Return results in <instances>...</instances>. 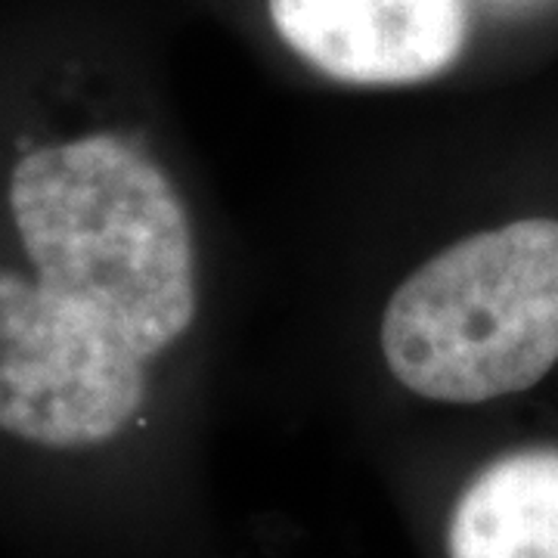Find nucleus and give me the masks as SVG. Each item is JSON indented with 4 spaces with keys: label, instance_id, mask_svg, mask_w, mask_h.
<instances>
[{
    "label": "nucleus",
    "instance_id": "f257e3e1",
    "mask_svg": "<svg viewBox=\"0 0 558 558\" xmlns=\"http://www.w3.org/2000/svg\"><path fill=\"white\" fill-rule=\"evenodd\" d=\"M10 211L38 282L100 314L143 360L190 329V220L131 143L94 134L28 153L10 178Z\"/></svg>",
    "mask_w": 558,
    "mask_h": 558
},
{
    "label": "nucleus",
    "instance_id": "f03ea898",
    "mask_svg": "<svg viewBox=\"0 0 558 558\" xmlns=\"http://www.w3.org/2000/svg\"><path fill=\"white\" fill-rule=\"evenodd\" d=\"M395 379L440 403L534 388L558 363V220L465 236L398 286L381 317Z\"/></svg>",
    "mask_w": 558,
    "mask_h": 558
},
{
    "label": "nucleus",
    "instance_id": "7ed1b4c3",
    "mask_svg": "<svg viewBox=\"0 0 558 558\" xmlns=\"http://www.w3.org/2000/svg\"><path fill=\"white\" fill-rule=\"evenodd\" d=\"M143 395V357L100 314L0 267V432L94 447L119 435Z\"/></svg>",
    "mask_w": 558,
    "mask_h": 558
},
{
    "label": "nucleus",
    "instance_id": "20e7f679",
    "mask_svg": "<svg viewBox=\"0 0 558 558\" xmlns=\"http://www.w3.org/2000/svg\"><path fill=\"white\" fill-rule=\"evenodd\" d=\"M279 38L329 78L416 84L457 62L465 0H270Z\"/></svg>",
    "mask_w": 558,
    "mask_h": 558
},
{
    "label": "nucleus",
    "instance_id": "39448f33",
    "mask_svg": "<svg viewBox=\"0 0 558 558\" xmlns=\"http://www.w3.org/2000/svg\"><path fill=\"white\" fill-rule=\"evenodd\" d=\"M450 558H558V450L487 465L459 497Z\"/></svg>",
    "mask_w": 558,
    "mask_h": 558
}]
</instances>
